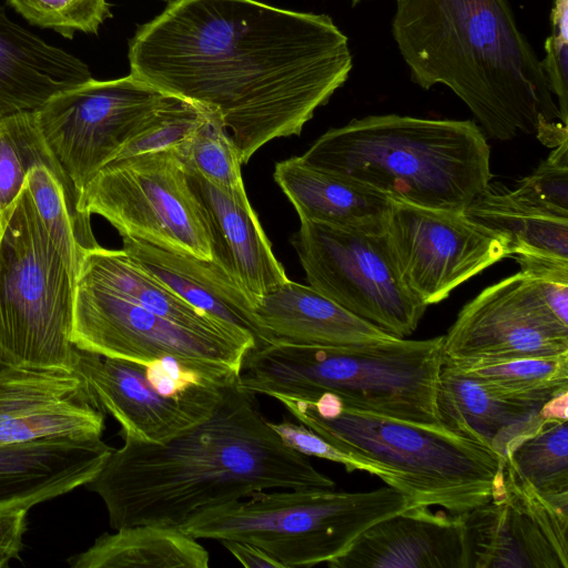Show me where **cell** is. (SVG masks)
<instances>
[{
    "label": "cell",
    "instance_id": "6da1fadb",
    "mask_svg": "<svg viewBox=\"0 0 568 568\" xmlns=\"http://www.w3.org/2000/svg\"><path fill=\"white\" fill-rule=\"evenodd\" d=\"M128 58L136 79L217 115L242 164L300 135L353 67L329 16L256 0H174L138 29Z\"/></svg>",
    "mask_w": 568,
    "mask_h": 568
},
{
    "label": "cell",
    "instance_id": "5b68a950",
    "mask_svg": "<svg viewBox=\"0 0 568 568\" xmlns=\"http://www.w3.org/2000/svg\"><path fill=\"white\" fill-rule=\"evenodd\" d=\"M443 345L444 335L356 346L274 341L246 353L237 385L253 395L307 402L333 394L349 408L442 426L436 395Z\"/></svg>",
    "mask_w": 568,
    "mask_h": 568
},
{
    "label": "cell",
    "instance_id": "7c38bea8",
    "mask_svg": "<svg viewBox=\"0 0 568 568\" xmlns=\"http://www.w3.org/2000/svg\"><path fill=\"white\" fill-rule=\"evenodd\" d=\"M443 349L449 361L568 353V284L519 271L487 286L459 311Z\"/></svg>",
    "mask_w": 568,
    "mask_h": 568
},
{
    "label": "cell",
    "instance_id": "484cf974",
    "mask_svg": "<svg viewBox=\"0 0 568 568\" xmlns=\"http://www.w3.org/2000/svg\"><path fill=\"white\" fill-rule=\"evenodd\" d=\"M78 273L170 321L200 332L230 336L253 348L257 347L253 335L234 328L187 303L144 271L122 248L108 250L100 245L87 251L80 261Z\"/></svg>",
    "mask_w": 568,
    "mask_h": 568
},
{
    "label": "cell",
    "instance_id": "2e32d148",
    "mask_svg": "<svg viewBox=\"0 0 568 568\" xmlns=\"http://www.w3.org/2000/svg\"><path fill=\"white\" fill-rule=\"evenodd\" d=\"M72 368L103 412L120 424L123 439L150 444H164L210 418L234 383L195 386L166 396L148 382L143 364L77 346Z\"/></svg>",
    "mask_w": 568,
    "mask_h": 568
},
{
    "label": "cell",
    "instance_id": "b9f144b4",
    "mask_svg": "<svg viewBox=\"0 0 568 568\" xmlns=\"http://www.w3.org/2000/svg\"><path fill=\"white\" fill-rule=\"evenodd\" d=\"M3 225H2V215L0 214V240L2 236Z\"/></svg>",
    "mask_w": 568,
    "mask_h": 568
},
{
    "label": "cell",
    "instance_id": "e575fe53",
    "mask_svg": "<svg viewBox=\"0 0 568 568\" xmlns=\"http://www.w3.org/2000/svg\"><path fill=\"white\" fill-rule=\"evenodd\" d=\"M206 113L202 106L169 94L116 159L179 146L200 125Z\"/></svg>",
    "mask_w": 568,
    "mask_h": 568
},
{
    "label": "cell",
    "instance_id": "d4e9b609",
    "mask_svg": "<svg viewBox=\"0 0 568 568\" xmlns=\"http://www.w3.org/2000/svg\"><path fill=\"white\" fill-rule=\"evenodd\" d=\"M273 178L300 221L367 234L383 233L392 199L379 191L315 168L301 156L277 162Z\"/></svg>",
    "mask_w": 568,
    "mask_h": 568
},
{
    "label": "cell",
    "instance_id": "cb8c5ba5",
    "mask_svg": "<svg viewBox=\"0 0 568 568\" xmlns=\"http://www.w3.org/2000/svg\"><path fill=\"white\" fill-rule=\"evenodd\" d=\"M254 313L270 343L356 346L396 338L349 313L312 286L291 280L263 295Z\"/></svg>",
    "mask_w": 568,
    "mask_h": 568
},
{
    "label": "cell",
    "instance_id": "9c48e42d",
    "mask_svg": "<svg viewBox=\"0 0 568 568\" xmlns=\"http://www.w3.org/2000/svg\"><path fill=\"white\" fill-rule=\"evenodd\" d=\"M79 210L105 219L122 236L212 260V236L174 148L119 158L79 196Z\"/></svg>",
    "mask_w": 568,
    "mask_h": 568
},
{
    "label": "cell",
    "instance_id": "ffe728a7",
    "mask_svg": "<svg viewBox=\"0 0 568 568\" xmlns=\"http://www.w3.org/2000/svg\"><path fill=\"white\" fill-rule=\"evenodd\" d=\"M545 403L505 394L444 358L436 395L442 426L489 447L504 460L549 420Z\"/></svg>",
    "mask_w": 568,
    "mask_h": 568
},
{
    "label": "cell",
    "instance_id": "ac0fdd59",
    "mask_svg": "<svg viewBox=\"0 0 568 568\" xmlns=\"http://www.w3.org/2000/svg\"><path fill=\"white\" fill-rule=\"evenodd\" d=\"M331 568H470L465 514L415 506L359 534Z\"/></svg>",
    "mask_w": 568,
    "mask_h": 568
},
{
    "label": "cell",
    "instance_id": "e0dca14e",
    "mask_svg": "<svg viewBox=\"0 0 568 568\" xmlns=\"http://www.w3.org/2000/svg\"><path fill=\"white\" fill-rule=\"evenodd\" d=\"M104 412L69 368L6 365L0 373V446L100 439Z\"/></svg>",
    "mask_w": 568,
    "mask_h": 568
},
{
    "label": "cell",
    "instance_id": "44dd1931",
    "mask_svg": "<svg viewBox=\"0 0 568 568\" xmlns=\"http://www.w3.org/2000/svg\"><path fill=\"white\" fill-rule=\"evenodd\" d=\"M112 450L102 438L0 446V507L31 508L87 485Z\"/></svg>",
    "mask_w": 568,
    "mask_h": 568
},
{
    "label": "cell",
    "instance_id": "d6a6232c",
    "mask_svg": "<svg viewBox=\"0 0 568 568\" xmlns=\"http://www.w3.org/2000/svg\"><path fill=\"white\" fill-rule=\"evenodd\" d=\"M186 170L222 191L244 190L241 159L221 119L207 111L191 135L174 148Z\"/></svg>",
    "mask_w": 568,
    "mask_h": 568
},
{
    "label": "cell",
    "instance_id": "4fadbf2b",
    "mask_svg": "<svg viewBox=\"0 0 568 568\" xmlns=\"http://www.w3.org/2000/svg\"><path fill=\"white\" fill-rule=\"evenodd\" d=\"M168 97L132 74L104 81L91 78L36 110L44 140L79 196Z\"/></svg>",
    "mask_w": 568,
    "mask_h": 568
},
{
    "label": "cell",
    "instance_id": "7a4b0ae2",
    "mask_svg": "<svg viewBox=\"0 0 568 568\" xmlns=\"http://www.w3.org/2000/svg\"><path fill=\"white\" fill-rule=\"evenodd\" d=\"M123 440L85 485L103 500L114 530L179 528L203 510L270 488L335 487L307 456L284 445L237 381L210 418L171 440Z\"/></svg>",
    "mask_w": 568,
    "mask_h": 568
},
{
    "label": "cell",
    "instance_id": "8992f818",
    "mask_svg": "<svg viewBox=\"0 0 568 568\" xmlns=\"http://www.w3.org/2000/svg\"><path fill=\"white\" fill-rule=\"evenodd\" d=\"M274 398L335 447L393 473L410 507L463 515L491 498L505 460L480 443L444 426L349 408L333 394L310 402Z\"/></svg>",
    "mask_w": 568,
    "mask_h": 568
},
{
    "label": "cell",
    "instance_id": "5bb4252c",
    "mask_svg": "<svg viewBox=\"0 0 568 568\" xmlns=\"http://www.w3.org/2000/svg\"><path fill=\"white\" fill-rule=\"evenodd\" d=\"M405 288L429 306L500 260L511 256L508 239L464 212L393 200L382 233Z\"/></svg>",
    "mask_w": 568,
    "mask_h": 568
},
{
    "label": "cell",
    "instance_id": "4dcf8cb0",
    "mask_svg": "<svg viewBox=\"0 0 568 568\" xmlns=\"http://www.w3.org/2000/svg\"><path fill=\"white\" fill-rule=\"evenodd\" d=\"M37 165L67 175L44 140L36 110L0 118V214L17 200Z\"/></svg>",
    "mask_w": 568,
    "mask_h": 568
},
{
    "label": "cell",
    "instance_id": "ee69618b",
    "mask_svg": "<svg viewBox=\"0 0 568 568\" xmlns=\"http://www.w3.org/2000/svg\"><path fill=\"white\" fill-rule=\"evenodd\" d=\"M361 0H352V3L353 6H355L356 3H358Z\"/></svg>",
    "mask_w": 568,
    "mask_h": 568
},
{
    "label": "cell",
    "instance_id": "603a6c76",
    "mask_svg": "<svg viewBox=\"0 0 568 568\" xmlns=\"http://www.w3.org/2000/svg\"><path fill=\"white\" fill-rule=\"evenodd\" d=\"M91 78L82 60L16 23L0 6V118L37 110Z\"/></svg>",
    "mask_w": 568,
    "mask_h": 568
},
{
    "label": "cell",
    "instance_id": "277c9868",
    "mask_svg": "<svg viewBox=\"0 0 568 568\" xmlns=\"http://www.w3.org/2000/svg\"><path fill=\"white\" fill-rule=\"evenodd\" d=\"M393 200L464 212L490 184V148L471 120L368 115L322 134L301 155Z\"/></svg>",
    "mask_w": 568,
    "mask_h": 568
},
{
    "label": "cell",
    "instance_id": "3957f363",
    "mask_svg": "<svg viewBox=\"0 0 568 568\" xmlns=\"http://www.w3.org/2000/svg\"><path fill=\"white\" fill-rule=\"evenodd\" d=\"M392 33L414 83L448 87L500 141L568 140L535 50L507 0H396Z\"/></svg>",
    "mask_w": 568,
    "mask_h": 568
},
{
    "label": "cell",
    "instance_id": "ba28073f",
    "mask_svg": "<svg viewBox=\"0 0 568 568\" xmlns=\"http://www.w3.org/2000/svg\"><path fill=\"white\" fill-rule=\"evenodd\" d=\"M1 215L0 358L9 366L73 369L75 275L27 183Z\"/></svg>",
    "mask_w": 568,
    "mask_h": 568
},
{
    "label": "cell",
    "instance_id": "52a82bcc",
    "mask_svg": "<svg viewBox=\"0 0 568 568\" xmlns=\"http://www.w3.org/2000/svg\"><path fill=\"white\" fill-rule=\"evenodd\" d=\"M409 507L407 495L389 485L368 491L262 490L203 510L179 528L195 539L252 544L283 568L313 567L339 557L369 526Z\"/></svg>",
    "mask_w": 568,
    "mask_h": 568
},
{
    "label": "cell",
    "instance_id": "7402d4cb",
    "mask_svg": "<svg viewBox=\"0 0 568 568\" xmlns=\"http://www.w3.org/2000/svg\"><path fill=\"white\" fill-rule=\"evenodd\" d=\"M122 250L133 261L187 303L253 335L257 346L270 343L256 320L253 302L214 260L172 252L128 236H122Z\"/></svg>",
    "mask_w": 568,
    "mask_h": 568
},
{
    "label": "cell",
    "instance_id": "ab89813d",
    "mask_svg": "<svg viewBox=\"0 0 568 568\" xmlns=\"http://www.w3.org/2000/svg\"><path fill=\"white\" fill-rule=\"evenodd\" d=\"M525 274L540 280L556 281L568 284V260L544 256H515Z\"/></svg>",
    "mask_w": 568,
    "mask_h": 568
},
{
    "label": "cell",
    "instance_id": "836d02e7",
    "mask_svg": "<svg viewBox=\"0 0 568 568\" xmlns=\"http://www.w3.org/2000/svg\"><path fill=\"white\" fill-rule=\"evenodd\" d=\"M30 24L51 29L67 39L77 31L98 34L112 17L106 0H7Z\"/></svg>",
    "mask_w": 568,
    "mask_h": 568
},
{
    "label": "cell",
    "instance_id": "30bf717a",
    "mask_svg": "<svg viewBox=\"0 0 568 568\" xmlns=\"http://www.w3.org/2000/svg\"><path fill=\"white\" fill-rule=\"evenodd\" d=\"M291 243L317 292L394 337L416 331L428 306L400 282L382 234L301 221Z\"/></svg>",
    "mask_w": 568,
    "mask_h": 568
},
{
    "label": "cell",
    "instance_id": "8d00e7d4",
    "mask_svg": "<svg viewBox=\"0 0 568 568\" xmlns=\"http://www.w3.org/2000/svg\"><path fill=\"white\" fill-rule=\"evenodd\" d=\"M267 422L288 448L307 457L313 456L337 463L347 471H366L379 477L386 485L400 489L399 480L393 473L369 460L341 450L305 425L295 424L287 418L281 422Z\"/></svg>",
    "mask_w": 568,
    "mask_h": 568
},
{
    "label": "cell",
    "instance_id": "f1b7e54d",
    "mask_svg": "<svg viewBox=\"0 0 568 568\" xmlns=\"http://www.w3.org/2000/svg\"><path fill=\"white\" fill-rule=\"evenodd\" d=\"M45 227L77 276L83 254L99 245L90 215L79 210L71 180L45 165L33 166L26 181Z\"/></svg>",
    "mask_w": 568,
    "mask_h": 568
},
{
    "label": "cell",
    "instance_id": "74e56055",
    "mask_svg": "<svg viewBox=\"0 0 568 568\" xmlns=\"http://www.w3.org/2000/svg\"><path fill=\"white\" fill-rule=\"evenodd\" d=\"M550 34L540 61L549 89L557 98L562 122L568 125V0H554Z\"/></svg>",
    "mask_w": 568,
    "mask_h": 568
},
{
    "label": "cell",
    "instance_id": "f546056e",
    "mask_svg": "<svg viewBox=\"0 0 568 568\" xmlns=\"http://www.w3.org/2000/svg\"><path fill=\"white\" fill-rule=\"evenodd\" d=\"M445 359L462 373L525 400L545 403L568 390V353L503 359Z\"/></svg>",
    "mask_w": 568,
    "mask_h": 568
},
{
    "label": "cell",
    "instance_id": "60d3db41",
    "mask_svg": "<svg viewBox=\"0 0 568 568\" xmlns=\"http://www.w3.org/2000/svg\"><path fill=\"white\" fill-rule=\"evenodd\" d=\"M244 567L248 568H283L261 548L244 541L224 540L221 542Z\"/></svg>",
    "mask_w": 568,
    "mask_h": 568
},
{
    "label": "cell",
    "instance_id": "9a60e30c",
    "mask_svg": "<svg viewBox=\"0 0 568 568\" xmlns=\"http://www.w3.org/2000/svg\"><path fill=\"white\" fill-rule=\"evenodd\" d=\"M470 568H568V506L505 459L491 498L465 514Z\"/></svg>",
    "mask_w": 568,
    "mask_h": 568
},
{
    "label": "cell",
    "instance_id": "f35d334b",
    "mask_svg": "<svg viewBox=\"0 0 568 568\" xmlns=\"http://www.w3.org/2000/svg\"><path fill=\"white\" fill-rule=\"evenodd\" d=\"M29 509L30 507L19 505L0 507V568L19 558Z\"/></svg>",
    "mask_w": 568,
    "mask_h": 568
},
{
    "label": "cell",
    "instance_id": "d590c367",
    "mask_svg": "<svg viewBox=\"0 0 568 568\" xmlns=\"http://www.w3.org/2000/svg\"><path fill=\"white\" fill-rule=\"evenodd\" d=\"M507 193L525 207L568 217V140L555 146L531 174Z\"/></svg>",
    "mask_w": 568,
    "mask_h": 568
},
{
    "label": "cell",
    "instance_id": "8fae6325",
    "mask_svg": "<svg viewBox=\"0 0 568 568\" xmlns=\"http://www.w3.org/2000/svg\"><path fill=\"white\" fill-rule=\"evenodd\" d=\"M72 343L102 356L148 364L175 357L191 365L240 376L253 347L230 336L200 332L160 316L78 273Z\"/></svg>",
    "mask_w": 568,
    "mask_h": 568
},
{
    "label": "cell",
    "instance_id": "d6986e66",
    "mask_svg": "<svg viewBox=\"0 0 568 568\" xmlns=\"http://www.w3.org/2000/svg\"><path fill=\"white\" fill-rule=\"evenodd\" d=\"M186 170V169H185ZM212 236V254L254 304L288 281L251 206L245 189L222 191L186 170Z\"/></svg>",
    "mask_w": 568,
    "mask_h": 568
},
{
    "label": "cell",
    "instance_id": "7bdbcfd3",
    "mask_svg": "<svg viewBox=\"0 0 568 568\" xmlns=\"http://www.w3.org/2000/svg\"><path fill=\"white\" fill-rule=\"evenodd\" d=\"M4 366H6V364H3V362H2V361H1V358H0V373H1V371L3 369V367H4Z\"/></svg>",
    "mask_w": 568,
    "mask_h": 568
},
{
    "label": "cell",
    "instance_id": "4316f807",
    "mask_svg": "<svg viewBox=\"0 0 568 568\" xmlns=\"http://www.w3.org/2000/svg\"><path fill=\"white\" fill-rule=\"evenodd\" d=\"M196 540L176 527H123L102 534L68 562L73 568H207L210 554Z\"/></svg>",
    "mask_w": 568,
    "mask_h": 568
},
{
    "label": "cell",
    "instance_id": "83f0119b",
    "mask_svg": "<svg viewBox=\"0 0 568 568\" xmlns=\"http://www.w3.org/2000/svg\"><path fill=\"white\" fill-rule=\"evenodd\" d=\"M470 220L499 233L509 241L511 256L544 255L568 260V217H559L525 207L506 191L489 186L465 210Z\"/></svg>",
    "mask_w": 568,
    "mask_h": 568
},
{
    "label": "cell",
    "instance_id": "1f68e13d",
    "mask_svg": "<svg viewBox=\"0 0 568 568\" xmlns=\"http://www.w3.org/2000/svg\"><path fill=\"white\" fill-rule=\"evenodd\" d=\"M536 490L568 506V422L548 420L506 458Z\"/></svg>",
    "mask_w": 568,
    "mask_h": 568
}]
</instances>
